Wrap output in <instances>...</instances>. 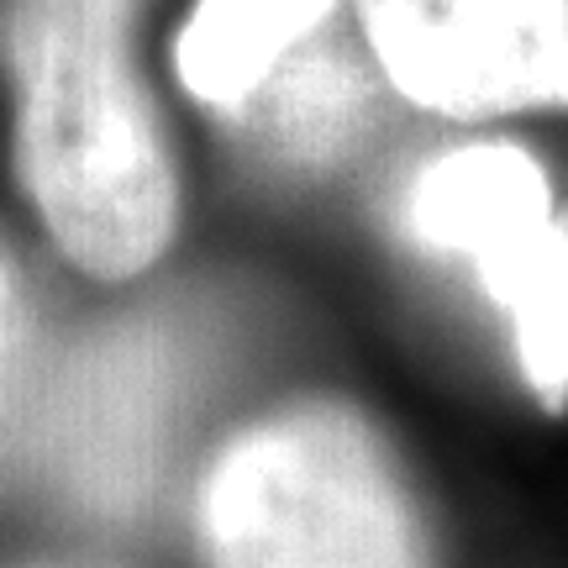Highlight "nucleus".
<instances>
[{"label": "nucleus", "mask_w": 568, "mask_h": 568, "mask_svg": "<svg viewBox=\"0 0 568 568\" xmlns=\"http://www.w3.org/2000/svg\"><path fill=\"white\" fill-rule=\"evenodd\" d=\"M138 0H11L17 174L63 258L132 280L180 226V180L132 69Z\"/></svg>", "instance_id": "f257e3e1"}, {"label": "nucleus", "mask_w": 568, "mask_h": 568, "mask_svg": "<svg viewBox=\"0 0 568 568\" xmlns=\"http://www.w3.org/2000/svg\"><path fill=\"white\" fill-rule=\"evenodd\" d=\"M211 568H432L389 443L343 400H290L232 432L201 479Z\"/></svg>", "instance_id": "f03ea898"}, {"label": "nucleus", "mask_w": 568, "mask_h": 568, "mask_svg": "<svg viewBox=\"0 0 568 568\" xmlns=\"http://www.w3.org/2000/svg\"><path fill=\"white\" fill-rule=\"evenodd\" d=\"M406 232L432 253L474 264L485 295L510 316L527 385L568 400V222H558L542 163L516 142H468L416 169Z\"/></svg>", "instance_id": "7ed1b4c3"}, {"label": "nucleus", "mask_w": 568, "mask_h": 568, "mask_svg": "<svg viewBox=\"0 0 568 568\" xmlns=\"http://www.w3.org/2000/svg\"><path fill=\"white\" fill-rule=\"evenodd\" d=\"M400 101L453 116L568 111V0H353Z\"/></svg>", "instance_id": "20e7f679"}, {"label": "nucleus", "mask_w": 568, "mask_h": 568, "mask_svg": "<svg viewBox=\"0 0 568 568\" xmlns=\"http://www.w3.org/2000/svg\"><path fill=\"white\" fill-rule=\"evenodd\" d=\"M379 84L385 74L368 53V42L353 48L326 21L243 105L226 111V122L237 126L247 148L311 169V163H332L343 148L364 138V126L374 122Z\"/></svg>", "instance_id": "39448f33"}, {"label": "nucleus", "mask_w": 568, "mask_h": 568, "mask_svg": "<svg viewBox=\"0 0 568 568\" xmlns=\"http://www.w3.org/2000/svg\"><path fill=\"white\" fill-rule=\"evenodd\" d=\"M337 0H201L174 42L180 84L211 111L243 105L301 42H311Z\"/></svg>", "instance_id": "423d86ee"}, {"label": "nucleus", "mask_w": 568, "mask_h": 568, "mask_svg": "<svg viewBox=\"0 0 568 568\" xmlns=\"http://www.w3.org/2000/svg\"><path fill=\"white\" fill-rule=\"evenodd\" d=\"M0 337H6V280H0Z\"/></svg>", "instance_id": "0eeeda50"}, {"label": "nucleus", "mask_w": 568, "mask_h": 568, "mask_svg": "<svg viewBox=\"0 0 568 568\" xmlns=\"http://www.w3.org/2000/svg\"><path fill=\"white\" fill-rule=\"evenodd\" d=\"M21 568H74V564H21Z\"/></svg>", "instance_id": "6e6552de"}]
</instances>
